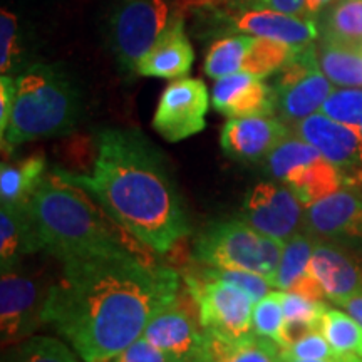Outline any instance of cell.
<instances>
[{
    "instance_id": "5b68a950",
    "label": "cell",
    "mask_w": 362,
    "mask_h": 362,
    "mask_svg": "<svg viewBox=\"0 0 362 362\" xmlns=\"http://www.w3.org/2000/svg\"><path fill=\"white\" fill-rule=\"evenodd\" d=\"M284 242L257 232L243 220L208 225L193 245V259L200 265L245 270L265 277L274 287Z\"/></svg>"
},
{
    "instance_id": "e0dca14e",
    "label": "cell",
    "mask_w": 362,
    "mask_h": 362,
    "mask_svg": "<svg viewBox=\"0 0 362 362\" xmlns=\"http://www.w3.org/2000/svg\"><path fill=\"white\" fill-rule=\"evenodd\" d=\"M211 104L220 115L232 117L275 116L274 89L265 79L250 72H235L216 79L211 89Z\"/></svg>"
},
{
    "instance_id": "8fae6325",
    "label": "cell",
    "mask_w": 362,
    "mask_h": 362,
    "mask_svg": "<svg viewBox=\"0 0 362 362\" xmlns=\"http://www.w3.org/2000/svg\"><path fill=\"white\" fill-rule=\"evenodd\" d=\"M203 330L193 297L185 287L168 305L149 320L143 337L173 362H193L203 341Z\"/></svg>"
},
{
    "instance_id": "d4e9b609",
    "label": "cell",
    "mask_w": 362,
    "mask_h": 362,
    "mask_svg": "<svg viewBox=\"0 0 362 362\" xmlns=\"http://www.w3.org/2000/svg\"><path fill=\"white\" fill-rule=\"evenodd\" d=\"M324 40L362 44V0H332L322 22L317 24Z\"/></svg>"
},
{
    "instance_id": "603a6c76",
    "label": "cell",
    "mask_w": 362,
    "mask_h": 362,
    "mask_svg": "<svg viewBox=\"0 0 362 362\" xmlns=\"http://www.w3.org/2000/svg\"><path fill=\"white\" fill-rule=\"evenodd\" d=\"M320 71L341 88H362V44L320 40L315 45Z\"/></svg>"
},
{
    "instance_id": "4fadbf2b",
    "label": "cell",
    "mask_w": 362,
    "mask_h": 362,
    "mask_svg": "<svg viewBox=\"0 0 362 362\" xmlns=\"http://www.w3.org/2000/svg\"><path fill=\"white\" fill-rule=\"evenodd\" d=\"M292 133L319 149L342 176L344 185H362V136L359 129L315 112L292 128Z\"/></svg>"
},
{
    "instance_id": "9c48e42d",
    "label": "cell",
    "mask_w": 362,
    "mask_h": 362,
    "mask_svg": "<svg viewBox=\"0 0 362 362\" xmlns=\"http://www.w3.org/2000/svg\"><path fill=\"white\" fill-rule=\"evenodd\" d=\"M21 267V265H19ZM2 272L0 279V337L2 349L16 346L44 324V309L51 285L34 274L19 270Z\"/></svg>"
},
{
    "instance_id": "4dcf8cb0",
    "label": "cell",
    "mask_w": 362,
    "mask_h": 362,
    "mask_svg": "<svg viewBox=\"0 0 362 362\" xmlns=\"http://www.w3.org/2000/svg\"><path fill=\"white\" fill-rule=\"evenodd\" d=\"M2 362H83L64 342L45 336H33L4 351Z\"/></svg>"
},
{
    "instance_id": "d6a6232c",
    "label": "cell",
    "mask_w": 362,
    "mask_h": 362,
    "mask_svg": "<svg viewBox=\"0 0 362 362\" xmlns=\"http://www.w3.org/2000/svg\"><path fill=\"white\" fill-rule=\"evenodd\" d=\"M320 112L337 123L359 128L362 123V88L334 89L324 101Z\"/></svg>"
},
{
    "instance_id": "6da1fadb",
    "label": "cell",
    "mask_w": 362,
    "mask_h": 362,
    "mask_svg": "<svg viewBox=\"0 0 362 362\" xmlns=\"http://www.w3.org/2000/svg\"><path fill=\"white\" fill-rule=\"evenodd\" d=\"M51 285L44 324L83 362H111L143 336L181 291V275L148 257L115 253L66 262Z\"/></svg>"
},
{
    "instance_id": "f546056e",
    "label": "cell",
    "mask_w": 362,
    "mask_h": 362,
    "mask_svg": "<svg viewBox=\"0 0 362 362\" xmlns=\"http://www.w3.org/2000/svg\"><path fill=\"white\" fill-rule=\"evenodd\" d=\"M296 52L297 49L291 47V45L253 37L250 47H248L245 54V59H243L242 71L250 72V74L257 76V78L265 79L282 69Z\"/></svg>"
},
{
    "instance_id": "60d3db41",
    "label": "cell",
    "mask_w": 362,
    "mask_h": 362,
    "mask_svg": "<svg viewBox=\"0 0 362 362\" xmlns=\"http://www.w3.org/2000/svg\"><path fill=\"white\" fill-rule=\"evenodd\" d=\"M337 307H341L347 312V314L354 317L357 322L362 324V293H357V296L341 298V300L334 302Z\"/></svg>"
},
{
    "instance_id": "8992f818",
    "label": "cell",
    "mask_w": 362,
    "mask_h": 362,
    "mask_svg": "<svg viewBox=\"0 0 362 362\" xmlns=\"http://www.w3.org/2000/svg\"><path fill=\"white\" fill-rule=\"evenodd\" d=\"M181 279L197 304L203 330L225 339L253 332L255 300L243 288L211 277L202 267L185 272Z\"/></svg>"
},
{
    "instance_id": "ba28073f",
    "label": "cell",
    "mask_w": 362,
    "mask_h": 362,
    "mask_svg": "<svg viewBox=\"0 0 362 362\" xmlns=\"http://www.w3.org/2000/svg\"><path fill=\"white\" fill-rule=\"evenodd\" d=\"M180 17L173 0H123L111 19L112 51L119 66L136 72L141 57Z\"/></svg>"
},
{
    "instance_id": "74e56055",
    "label": "cell",
    "mask_w": 362,
    "mask_h": 362,
    "mask_svg": "<svg viewBox=\"0 0 362 362\" xmlns=\"http://www.w3.org/2000/svg\"><path fill=\"white\" fill-rule=\"evenodd\" d=\"M111 362H173L165 352L153 346L143 336L117 354Z\"/></svg>"
},
{
    "instance_id": "7402d4cb",
    "label": "cell",
    "mask_w": 362,
    "mask_h": 362,
    "mask_svg": "<svg viewBox=\"0 0 362 362\" xmlns=\"http://www.w3.org/2000/svg\"><path fill=\"white\" fill-rule=\"evenodd\" d=\"M45 170L47 163L42 155L4 161L0 166V205H27L47 176Z\"/></svg>"
},
{
    "instance_id": "836d02e7",
    "label": "cell",
    "mask_w": 362,
    "mask_h": 362,
    "mask_svg": "<svg viewBox=\"0 0 362 362\" xmlns=\"http://www.w3.org/2000/svg\"><path fill=\"white\" fill-rule=\"evenodd\" d=\"M279 297L282 302L285 322H307L320 330L322 317L327 309L322 300H312V298L288 291H279Z\"/></svg>"
},
{
    "instance_id": "ee69618b",
    "label": "cell",
    "mask_w": 362,
    "mask_h": 362,
    "mask_svg": "<svg viewBox=\"0 0 362 362\" xmlns=\"http://www.w3.org/2000/svg\"><path fill=\"white\" fill-rule=\"evenodd\" d=\"M357 129H359V133H361V136H362V123H361V126H359V128H357Z\"/></svg>"
},
{
    "instance_id": "83f0119b",
    "label": "cell",
    "mask_w": 362,
    "mask_h": 362,
    "mask_svg": "<svg viewBox=\"0 0 362 362\" xmlns=\"http://www.w3.org/2000/svg\"><path fill=\"white\" fill-rule=\"evenodd\" d=\"M253 35L237 34L211 44L205 57V64H203L208 78L221 79L242 71L243 59L250 47Z\"/></svg>"
},
{
    "instance_id": "7bdbcfd3",
    "label": "cell",
    "mask_w": 362,
    "mask_h": 362,
    "mask_svg": "<svg viewBox=\"0 0 362 362\" xmlns=\"http://www.w3.org/2000/svg\"><path fill=\"white\" fill-rule=\"evenodd\" d=\"M330 2L332 0H309V17L314 19V17L320 16L330 6Z\"/></svg>"
},
{
    "instance_id": "cb8c5ba5",
    "label": "cell",
    "mask_w": 362,
    "mask_h": 362,
    "mask_svg": "<svg viewBox=\"0 0 362 362\" xmlns=\"http://www.w3.org/2000/svg\"><path fill=\"white\" fill-rule=\"evenodd\" d=\"M284 185H287L296 193L302 205L310 206L341 189L344 181L336 166L322 158V160L310 163V165L293 168L287 175Z\"/></svg>"
},
{
    "instance_id": "ac0fdd59",
    "label": "cell",
    "mask_w": 362,
    "mask_h": 362,
    "mask_svg": "<svg viewBox=\"0 0 362 362\" xmlns=\"http://www.w3.org/2000/svg\"><path fill=\"white\" fill-rule=\"evenodd\" d=\"M235 29L242 34L274 40L291 47H305L319 37V25L312 17H298L274 8H248L235 19Z\"/></svg>"
},
{
    "instance_id": "3957f363",
    "label": "cell",
    "mask_w": 362,
    "mask_h": 362,
    "mask_svg": "<svg viewBox=\"0 0 362 362\" xmlns=\"http://www.w3.org/2000/svg\"><path fill=\"white\" fill-rule=\"evenodd\" d=\"M44 252L62 264L115 253L148 257L141 243L111 218L83 188L45 176L27 203Z\"/></svg>"
},
{
    "instance_id": "8d00e7d4",
    "label": "cell",
    "mask_w": 362,
    "mask_h": 362,
    "mask_svg": "<svg viewBox=\"0 0 362 362\" xmlns=\"http://www.w3.org/2000/svg\"><path fill=\"white\" fill-rule=\"evenodd\" d=\"M285 354L296 357V359H330V357L339 356V352L334 351L327 339L320 330H314V332L307 334V336L300 337L298 341L292 342L291 346L282 349Z\"/></svg>"
},
{
    "instance_id": "1f68e13d",
    "label": "cell",
    "mask_w": 362,
    "mask_h": 362,
    "mask_svg": "<svg viewBox=\"0 0 362 362\" xmlns=\"http://www.w3.org/2000/svg\"><path fill=\"white\" fill-rule=\"evenodd\" d=\"M285 315L279 292L267 293L264 298L255 302L253 307V332L285 347Z\"/></svg>"
},
{
    "instance_id": "9a60e30c",
    "label": "cell",
    "mask_w": 362,
    "mask_h": 362,
    "mask_svg": "<svg viewBox=\"0 0 362 362\" xmlns=\"http://www.w3.org/2000/svg\"><path fill=\"white\" fill-rule=\"evenodd\" d=\"M309 272L332 304L362 293V253L351 248L315 238Z\"/></svg>"
},
{
    "instance_id": "5bb4252c",
    "label": "cell",
    "mask_w": 362,
    "mask_h": 362,
    "mask_svg": "<svg viewBox=\"0 0 362 362\" xmlns=\"http://www.w3.org/2000/svg\"><path fill=\"white\" fill-rule=\"evenodd\" d=\"M304 226L312 237L362 253V193L341 188L307 206Z\"/></svg>"
},
{
    "instance_id": "277c9868",
    "label": "cell",
    "mask_w": 362,
    "mask_h": 362,
    "mask_svg": "<svg viewBox=\"0 0 362 362\" xmlns=\"http://www.w3.org/2000/svg\"><path fill=\"white\" fill-rule=\"evenodd\" d=\"M17 93L8 126L0 138L11 153L21 144L71 133L81 116L74 81L54 66L34 64L17 76Z\"/></svg>"
},
{
    "instance_id": "484cf974",
    "label": "cell",
    "mask_w": 362,
    "mask_h": 362,
    "mask_svg": "<svg viewBox=\"0 0 362 362\" xmlns=\"http://www.w3.org/2000/svg\"><path fill=\"white\" fill-rule=\"evenodd\" d=\"M322 158L324 156L320 155V151L314 144L302 139L296 133H288L265 158V168L272 178L284 183L293 168L310 165V163L322 160Z\"/></svg>"
},
{
    "instance_id": "ffe728a7",
    "label": "cell",
    "mask_w": 362,
    "mask_h": 362,
    "mask_svg": "<svg viewBox=\"0 0 362 362\" xmlns=\"http://www.w3.org/2000/svg\"><path fill=\"white\" fill-rule=\"evenodd\" d=\"M44 252L27 205L0 206V267L2 272L21 265L24 257Z\"/></svg>"
},
{
    "instance_id": "b9f144b4",
    "label": "cell",
    "mask_w": 362,
    "mask_h": 362,
    "mask_svg": "<svg viewBox=\"0 0 362 362\" xmlns=\"http://www.w3.org/2000/svg\"><path fill=\"white\" fill-rule=\"evenodd\" d=\"M277 362H362V357L359 356H349V354H339L336 357H330V359H296V357L287 356L285 352L280 349L279 352V361Z\"/></svg>"
},
{
    "instance_id": "ab89813d",
    "label": "cell",
    "mask_w": 362,
    "mask_h": 362,
    "mask_svg": "<svg viewBox=\"0 0 362 362\" xmlns=\"http://www.w3.org/2000/svg\"><path fill=\"white\" fill-rule=\"evenodd\" d=\"M262 7L291 13V16L309 17V0H260Z\"/></svg>"
},
{
    "instance_id": "f1b7e54d",
    "label": "cell",
    "mask_w": 362,
    "mask_h": 362,
    "mask_svg": "<svg viewBox=\"0 0 362 362\" xmlns=\"http://www.w3.org/2000/svg\"><path fill=\"white\" fill-rule=\"evenodd\" d=\"M320 332L339 354L362 357V324L339 309H325Z\"/></svg>"
},
{
    "instance_id": "d6986e66",
    "label": "cell",
    "mask_w": 362,
    "mask_h": 362,
    "mask_svg": "<svg viewBox=\"0 0 362 362\" xmlns=\"http://www.w3.org/2000/svg\"><path fill=\"white\" fill-rule=\"evenodd\" d=\"M194 62L192 42L185 33L183 19L175 21L160 35L156 44L136 66V74L148 78L180 79L187 76Z\"/></svg>"
},
{
    "instance_id": "7c38bea8",
    "label": "cell",
    "mask_w": 362,
    "mask_h": 362,
    "mask_svg": "<svg viewBox=\"0 0 362 362\" xmlns=\"http://www.w3.org/2000/svg\"><path fill=\"white\" fill-rule=\"evenodd\" d=\"M302 206L287 185L262 181L247 193L242 205V220L267 237L287 242L304 225L305 214Z\"/></svg>"
},
{
    "instance_id": "4316f807",
    "label": "cell",
    "mask_w": 362,
    "mask_h": 362,
    "mask_svg": "<svg viewBox=\"0 0 362 362\" xmlns=\"http://www.w3.org/2000/svg\"><path fill=\"white\" fill-rule=\"evenodd\" d=\"M314 245L315 238L307 232H298L292 235L287 242H284L282 259H280L277 275H275L274 288L291 291L298 279L309 274Z\"/></svg>"
},
{
    "instance_id": "e575fe53",
    "label": "cell",
    "mask_w": 362,
    "mask_h": 362,
    "mask_svg": "<svg viewBox=\"0 0 362 362\" xmlns=\"http://www.w3.org/2000/svg\"><path fill=\"white\" fill-rule=\"evenodd\" d=\"M21 59L19 22L12 12L4 8L0 13V71L11 74Z\"/></svg>"
},
{
    "instance_id": "52a82bcc",
    "label": "cell",
    "mask_w": 362,
    "mask_h": 362,
    "mask_svg": "<svg viewBox=\"0 0 362 362\" xmlns=\"http://www.w3.org/2000/svg\"><path fill=\"white\" fill-rule=\"evenodd\" d=\"M274 115L288 128L320 111L334 84L320 71L315 44L297 49L291 61L275 72Z\"/></svg>"
},
{
    "instance_id": "30bf717a",
    "label": "cell",
    "mask_w": 362,
    "mask_h": 362,
    "mask_svg": "<svg viewBox=\"0 0 362 362\" xmlns=\"http://www.w3.org/2000/svg\"><path fill=\"white\" fill-rule=\"evenodd\" d=\"M210 107L208 89L202 79L180 78L163 90L153 116V128L163 139L178 143L202 133Z\"/></svg>"
},
{
    "instance_id": "f35d334b",
    "label": "cell",
    "mask_w": 362,
    "mask_h": 362,
    "mask_svg": "<svg viewBox=\"0 0 362 362\" xmlns=\"http://www.w3.org/2000/svg\"><path fill=\"white\" fill-rule=\"evenodd\" d=\"M17 81L11 74H2L0 79V136L6 133L13 101H16Z\"/></svg>"
},
{
    "instance_id": "7a4b0ae2",
    "label": "cell",
    "mask_w": 362,
    "mask_h": 362,
    "mask_svg": "<svg viewBox=\"0 0 362 362\" xmlns=\"http://www.w3.org/2000/svg\"><path fill=\"white\" fill-rule=\"evenodd\" d=\"M52 175L83 188L131 237L166 253L189 233L183 198L155 144L136 129H104L89 173L54 170Z\"/></svg>"
},
{
    "instance_id": "2e32d148",
    "label": "cell",
    "mask_w": 362,
    "mask_h": 362,
    "mask_svg": "<svg viewBox=\"0 0 362 362\" xmlns=\"http://www.w3.org/2000/svg\"><path fill=\"white\" fill-rule=\"evenodd\" d=\"M288 133L291 128L277 116L232 117L221 129L220 144L232 160L257 163L265 160Z\"/></svg>"
},
{
    "instance_id": "44dd1931",
    "label": "cell",
    "mask_w": 362,
    "mask_h": 362,
    "mask_svg": "<svg viewBox=\"0 0 362 362\" xmlns=\"http://www.w3.org/2000/svg\"><path fill=\"white\" fill-rule=\"evenodd\" d=\"M279 352V344L255 332L240 339H225L205 330L193 362H277Z\"/></svg>"
},
{
    "instance_id": "d590c367",
    "label": "cell",
    "mask_w": 362,
    "mask_h": 362,
    "mask_svg": "<svg viewBox=\"0 0 362 362\" xmlns=\"http://www.w3.org/2000/svg\"><path fill=\"white\" fill-rule=\"evenodd\" d=\"M202 269L206 272L211 277L225 280V282L237 285V287L243 288L253 300L259 302L260 298H264L267 293H270L272 284L265 277H262L259 274H253V272L245 270H226V269H215V267H206L202 265Z\"/></svg>"
}]
</instances>
